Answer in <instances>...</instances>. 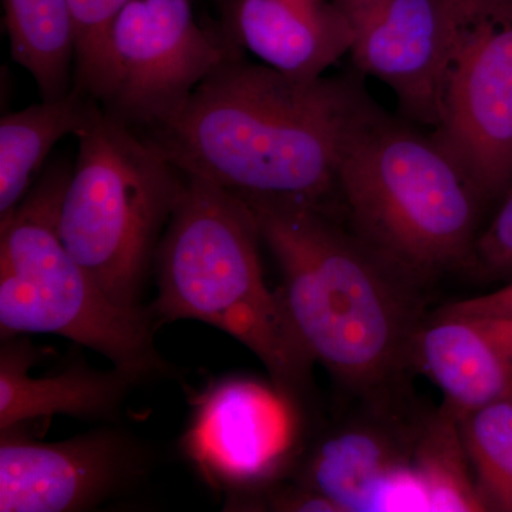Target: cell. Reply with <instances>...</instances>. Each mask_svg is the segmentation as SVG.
Listing matches in <instances>:
<instances>
[{
  "instance_id": "18",
  "label": "cell",
  "mask_w": 512,
  "mask_h": 512,
  "mask_svg": "<svg viewBox=\"0 0 512 512\" xmlns=\"http://www.w3.org/2000/svg\"><path fill=\"white\" fill-rule=\"evenodd\" d=\"M413 473L424 511H487L458 417L446 404L427 416L414 450Z\"/></svg>"
},
{
  "instance_id": "9",
  "label": "cell",
  "mask_w": 512,
  "mask_h": 512,
  "mask_svg": "<svg viewBox=\"0 0 512 512\" xmlns=\"http://www.w3.org/2000/svg\"><path fill=\"white\" fill-rule=\"evenodd\" d=\"M356 400L360 409L299 458L295 483L338 512L424 511L413 457L430 410L410 392Z\"/></svg>"
},
{
  "instance_id": "14",
  "label": "cell",
  "mask_w": 512,
  "mask_h": 512,
  "mask_svg": "<svg viewBox=\"0 0 512 512\" xmlns=\"http://www.w3.org/2000/svg\"><path fill=\"white\" fill-rule=\"evenodd\" d=\"M414 373L429 377L457 417L512 393L511 316L434 313L421 326Z\"/></svg>"
},
{
  "instance_id": "21",
  "label": "cell",
  "mask_w": 512,
  "mask_h": 512,
  "mask_svg": "<svg viewBox=\"0 0 512 512\" xmlns=\"http://www.w3.org/2000/svg\"><path fill=\"white\" fill-rule=\"evenodd\" d=\"M467 268L493 281L512 282V190L488 228L478 235Z\"/></svg>"
},
{
  "instance_id": "10",
  "label": "cell",
  "mask_w": 512,
  "mask_h": 512,
  "mask_svg": "<svg viewBox=\"0 0 512 512\" xmlns=\"http://www.w3.org/2000/svg\"><path fill=\"white\" fill-rule=\"evenodd\" d=\"M353 32L360 76L396 96L403 116L436 128L448 74L470 20L451 0H335Z\"/></svg>"
},
{
  "instance_id": "5",
  "label": "cell",
  "mask_w": 512,
  "mask_h": 512,
  "mask_svg": "<svg viewBox=\"0 0 512 512\" xmlns=\"http://www.w3.org/2000/svg\"><path fill=\"white\" fill-rule=\"evenodd\" d=\"M70 171H53L0 220V333L62 336L107 357L138 383L171 375L154 343L148 306L114 302L57 231Z\"/></svg>"
},
{
  "instance_id": "12",
  "label": "cell",
  "mask_w": 512,
  "mask_h": 512,
  "mask_svg": "<svg viewBox=\"0 0 512 512\" xmlns=\"http://www.w3.org/2000/svg\"><path fill=\"white\" fill-rule=\"evenodd\" d=\"M0 511L79 512L126 493L147 473L141 441L104 426L56 443L0 433Z\"/></svg>"
},
{
  "instance_id": "2",
  "label": "cell",
  "mask_w": 512,
  "mask_h": 512,
  "mask_svg": "<svg viewBox=\"0 0 512 512\" xmlns=\"http://www.w3.org/2000/svg\"><path fill=\"white\" fill-rule=\"evenodd\" d=\"M244 202L278 262L289 315L313 360L355 399L407 392L414 343L427 319L426 285L325 208Z\"/></svg>"
},
{
  "instance_id": "16",
  "label": "cell",
  "mask_w": 512,
  "mask_h": 512,
  "mask_svg": "<svg viewBox=\"0 0 512 512\" xmlns=\"http://www.w3.org/2000/svg\"><path fill=\"white\" fill-rule=\"evenodd\" d=\"M103 106L73 87L59 99L43 100L0 120V220L25 200L53 147L66 136L79 137Z\"/></svg>"
},
{
  "instance_id": "15",
  "label": "cell",
  "mask_w": 512,
  "mask_h": 512,
  "mask_svg": "<svg viewBox=\"0 0 512 512\" xmlns=\"http://www.w3.org/2000/svg\"><path fill=\"white\" fill-rule=\"evenodd\" d=\"M0 433L53 416L114 421L137 380L120 369L100 372L84 362L45 377L29 373L36 356L28 339L2 338Z\"/></svg>"
},
{
  "instance_id": "19",
  "label": "cell",
  "mask_w": 512,
  "mask_h": 512,
  "mask_svg": "<svg viewBox=\"0 0 512 512\" xmlns=\"http://www.w3.org/2000/svg\"><path fill=\"white\" fill-rule=\"evenodd\" d=\"M485 510L512 512V393L458 417Z\"/></svg>"
},
{
  "instance_id": "11",
  "label": "cell",
  "mask_w": 512,
  "mask_h": 512,
  "mask_svg": "<svg viewBox=\"0 0 512 512\" xmlns=\"http://www.w3.org/2000/svg\"><path fill=\"white\" fill-rule=\"evenodd\" d=\"M433 137L484 202L512 184V15L474 20L444 92Z\"/></svg>"
},
{
  "instance_id": "22",
  "label": "cell",
  "mask_w": 512,
  "mask_h": 512,
  "mask_svg": "<svg viewBox=\"0 0 512 512\" xmlns=\"http://www.w3.org/2000/svg\"><path fill=\"white\" fill-rule=\"evenodd\" d=\"M437 313L443 315H480L511 316L512 318V282L501 286L497 291L448 303Z\"/></svg>"
},
{
  "instance_id": "7",
  "label": "cell",
  "mask_w": 512,
  "mask_h": 512,
  "mask_svg": "<svg viewBox=\"0 0 512 512\" xmlns=\"http://www.w3.org/2000/svg\"><path fill=\"white\" fill-rule=\"evenodd\" d=\"M114 84L103 109L153 130L218 67L245 56L218 26L201 25L192 0H130L110 35Z\"/></svg>"
},
{
  "instance_id": "20",
  "label": "cell",
  "mask_w": 512,
  "mask_h": 512,
  "mask_svg": "<svg viewBox=\"0 0 512 512\" xmlns=\"http://www.w3.org/2000/svg\"><path fill=\"white\" fill-rule=\"evenodd\" d=\"M130 0H69L74 30L73 87L106 104L113 92L110 35Z\"/></svg>"
},
{
  "instance_id": "13",
  "label": "cell",
  "mask_w": 512,
  "mask_h": 512,
  "mask_svg": "<svg viewBox=\"0 0 512 512\" xmlns=\"http://www.w3.org/2000/svg\"><path fill=\"white\" fill-rule=\"evenodd\" d=\"M214 2L229 42L292 79H319L352 49V28L335 0Z\"/></svg>"
},
{
  "instance_id": "1",
  "label": "cell",
  "mask_w": 512,
  "mask_h": 512,
  "mask_svg": "<svg viewBox=\"0 0 512 512\" xmlns=\"http://www.w3.org/2000/svg\"><path fill=\"white\" fill-rule=\"evenodd\" d=\"M375 106L356 77L292 79L241 56L148 137L185 175L241 200L302 202L336 214L340 158Z\"/></svg>"
},
{
  "instance_id": "4",
  "label": "cell",
  "mask_w": 512,
  "mask_h": 512,
  "mask_svg": "<svg viewBox=\"0 0 512 512\" xmlns=\"http://www.w3.org/2000/svg\"><path fill=\"white\" fill-rule=\"evenodd\" d=\"M336 191L350 231L421 284L467 268L485 202L433 134L376 104L346 143Z\"/></svg>"
},
{
  "instance_id": "17",
  "label": "cell",
  "mask_w": 512,
  "mask_h": 512,
  "mask_svg": "<svg viewBox=\"0 0 512 512\" xmlns=\"http://www.w3.org/2000/svg\"><path fill=\"white\" fill-rule=\"evenodd\" d=\"M10 53L43 100L72 92L74 30L69 0H3Z\"/></svg>"
},
{
  "instance_id": "6",
  "label": "cell",
  "mask_w": 512,
  "mask_h": 512,
  "mask_svg": "<svg viewBox=\"0 0 512 512\" xmlns=\"http://www.w3.org/2000/svg\"><path fill=\"white\" fill-rule=\"evenodd\" d=\"M57 231L64 247L114 302L143 306L141 295L185 174L156 141L101 110L77 137Z\"/></svg>"
},
{
  "instance_id": "8",
  "label": "cell",
  "mask_w": 512,
  "mask_h": 512,
  "mask_svg": "<svg viewBox=\"0 0 512 512\" xmlns=\"http://www.w3.org/2000/svg\"><path fill=\"white\" fill-rule=\"evenodd\" d=\"M303 409L275 384L232 376L198 397L181 444L208 483L262 497L302 456Z\"/></svg>"
},
{
  "instance_id": "23",
  "label": "cell",
  "mask_w": 512,
  "mask_h": 512,
  "mask_svg": "<svg viewBox=\"0 0 512 512\" xmlns=\"http://www.w3.org/2000/svg\"><path fill=\"white\" fill-rule=\"evenodd\" d=\"M470 22L491 16L512 15V0H451Z\"/></svg>"
},
{
  "instance_id": "3",
  "label": "cell",
  "mask_w": 512,
  "mask_h": 512,
  "mask_svg": "<svg viewBox=\"0 0 512 512\" xmlns=\"http://www.w3.org/2000/svg\"><path fill=\"white\" fill-rule=\"evenodd\" d=\"M251 208L201 178L185 175L158 245L156 325L198 320L251 350L269 380L299 407L313 392L315 360L293 325L284 293L266 284Z\"/></svg>"
}]
</instances>
